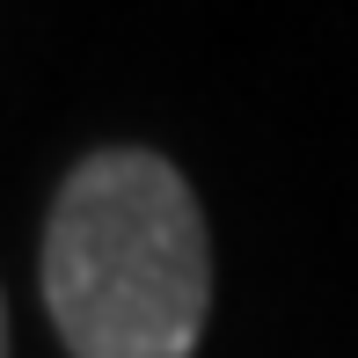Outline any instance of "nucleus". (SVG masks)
I'll return each instance as SVG.
<instances>
[{"instance_id": "nucleus-1", "label": "nucleus", "mask_w": 358, "mask_h": 358, "mask_svg": "<svg viewBox=\"0 0 358 358\" xmlns=\"http://www.w3.org/2000/svg\"><path fill=\"white\" fill-rule=\"evenodd\" d=\"M37 285L73 358H190L213 315V234L190 176L154 146L73 161L44 220Z\"/></svg>"}, {"instance_id": "nucleus-2", "label": "nucleus", "mask_w": 358, "mask_h": 358, "mask_svg": "<svg viewBox=\"0 0 358 358\" xmlns=\"http://www.w3.org/2000/svg\"><path fill=\"white\" fill-rule=\"evenodd\" d=\"M0 358H8V300H0Z\"/></svg>"}]
</instances>
